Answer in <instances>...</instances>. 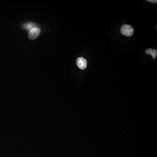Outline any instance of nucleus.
<instances>
[{
  "mask_svg": "<svg viewBox=\"0 0 157 157\" xmlns=\"http://www.w3.org/2000/svg\"><path fill=\"white\" fill-rule=\"evenodd\" d=\"M147 1L151 2V3H154V4H156L157 3V1L156 0H147Z\"/></svg>",
  "mask_w": 157,
  "mask_h": 157,
  "instance_id": "6",
  "label": "nucleus"
},
{
  "mask_svg": "<svg viewBox=\"0 0 157 157\" xmlns=\"http://www.w3.org/2000/svg\"><path fill=\"white\" fill-rule=\"evenodd\" d=\"M40 32L41 31L38 28H35L30 31L28 35L29 38L31 40L36 39L40 35Z\"/></svg>",
  "mask_w": 157,
  "mask_h": 157,
  "instance_id": "2",
  "label": "nucleus"
},
{
  "mask_svg": "<svg viewBox=\"0 0 157 157\" xmlns=\"http://www.w3.org/2000/svg\"><path fill=\"white\" fill-rule=\"evenodd\" d=\"M22 27L25 29L29 31L33 29H35V28H38L37 26V25L36 24L33 23H31V22L24 24L22 26Z\"/></svg>",
  "mask_w": 157,
  "mask_h": 157,
  "instance_id": "4",
  "label": "nucleus"
},
{
  "mask_svg": "<svg viewBox=\"0 0 157 157\" xmlns=\"http://www.w3.org/2000/svg\"><path fill=\"white\" fill-rule=\"evenodd\" d=\"M146 53L148 55H150L152 56L154 59L156 58V56L157 55V51L156 50L153 49H147L146 50Z\"/></svg>",
  "mask_w": 157,
  "mask_h": 157,
  "instance_id": "5",
  "label": "nucleus"
},
{
  "mask_svg": "<svg viewBox=\"0 0 157 157\" xmlns=\"http://www.w3.org/2000/svg\"><path fill=\"white\" fill-rule=\"evenodd\" d=\"M121 32L123 35L128 37L132 36L134 34V29L131 26L128 25H124L122 26Z\"/></svg>",
  "mask_w": 157,
  "mask_h": 157,
  "instance_id": "1",
  "label": "nucleus"
},
{
  "mask_svg": "<svg viewBox=\"0 0 157 157\" xmlns=\"http://www.w3.org/2000/svg\"><path fill=\"white\" fill-rule=\"evenodd\" d=\"M76 64L78 67L81 69H84L87 67V61L84 58L79 57L76 60Z\"/></svg>",
  "mask_w": 157,
  "mask_h": 157,
  "instance_id": "3",
  "label": "nucleus"
}]
</instances>
